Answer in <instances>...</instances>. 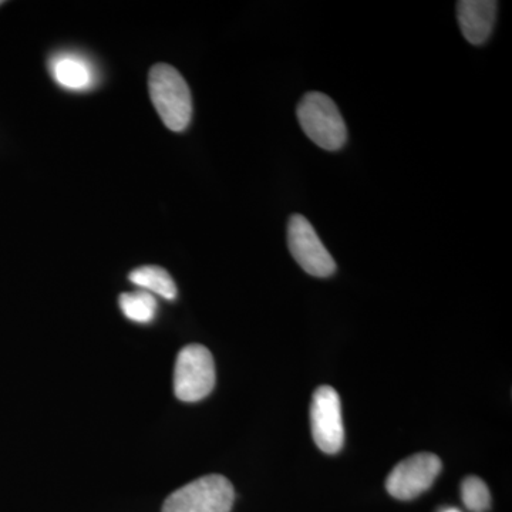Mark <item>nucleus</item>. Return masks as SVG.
<instances>
[{"instance_id": "nucleus-1", "label": "nucleus", "mask_w": 512, "mask_h": 512, "mask_svg": "<svg viewBox=\"0 0 512 512\" xmlns=\"http://www.w3.org/2000/svg\"><path fill=\"white\" fill-rule=\"evenodd\" d=\"M148 90L158 116L165 126L181 133L190 126L192 97L190 87L177 69L158 63L148 74Z\"/></svg>"}, {"instance_id": "nucleus-2", "label": "nucleus", "mask_w": 512, "mask_h": 512, "mask_svg": "<svg viewBox=\"0 0 512 512\" xmlns=\"http://www.w3.org/2000/svg\"><path fill=\"white\" fill-rule=\"evenodd\" d=\"M299 124L316 146L328 151H338L348 140V128L342 114L326 94H305L298 110Z\"/></svg>"}, {"instance_id": "nucleus-3", "label": "nucleus", "mask_w": 512, "mask_h": 512, "mask_svg": "<svg viewBox=\"0 0 512 512\" xmlns=\"http://www.w3.org/2000/svg\"><path fill=\"white\" fill-rule=\"evenodd\" d=\"M234 485L220 474H210L184 485L165 500L163 512H231Z\"/></svg>"}, {"instance_id": "nucleus-4", "label": "nucleus", "mask_w": 512, "mask_h": 512, "mask_svg": "<svg viewBox=\"0 0 512 512\" xmlns=\"http://www.w3.org/2000/svg\"><path fill=\"white\" fill-rule=\"evenodd\" d=\"M215 363L210 350L202 345L185 346L174 369L175 396L185 403L200 402L214 390Z\"/></svg>"}, {"instance_id": "nucleus-5", "label": "nucleus", "mask_w": 512, "mask_h": 512, "mask_svg": "<svg viewBox=\"0 0 512 512\" xmlns=\"http://www.w3.org/2000/svg\"><path fill=\"white\" fill-rule=\"evenodd\" d=\"M289 251L306 274L329 278L336 272V262L322 244L315 228L303 215H292L288 224Z\"/></svg>"}, {"instance_id": "nucleus-6", "label": "nucleus", "mask_w": 512, "mask_h": 512, "mask_svg": "<svg viewBox=\"0 0 512 512\" xmlns=\"http://www.w3.org/2000/svg\"><path fill=\"white\" fill-rule=\"evenodd\" d=\"M312 436L326 454H336L345 444L342 403L333 387L320 386L313 393L311 406Z\"/></svg>"}, {"instance_id": "nucleus-7", "label": "nucleus", "mask_w": 512, "mask_h": 512, "mask_svg": "<svg viewBox=\"0 0 512 512\" xmlns=\"http://www.w3.org/2000/svg\"><path fill=\"white\" fill-rule=\"evenodd\" d=\"M436 454L419 453L400 461L386 480L387 493L400 501H410L430 490L441 473Z\"/></svg>"}, {"instance_id": "nucleus-8", "label": "nucleus", "mask_w": 512, "mask_h": 512, "mask_svg": "<svg viewBox=\"0 0 512 512\" xmlns=\"http://www.w3.org/2000/svg\"><path fill=\"white\" fill-rule=\"evenodd\" d=\"M498 3L493 0H461L457 18L461 32L471 45H484L493 33Z\"/></svg>"}, {"instance_id": "nucleus-9", "label": "nucleus", "mask_w": 512, "mask_h": 512, "mask_svg": "<svg viewBox=\"0 0 512 512\" xmlns=\"http://www.w3.org/2000/svg\"><path fill=\"white\" fill-rule=\"evenodd\" d=\"M52 72L64 89L84 90L92 86L94 80L92 67L76 55L57 56L52 60Z\"/></svg>"}, {"instance_id": "nucleus-10", "label": "nucleus", "mask_w": 512, "mask_h": 512, "mask_svg": "<svg viewBox=\"0 0 512 512\" xmlns=\"http://www.w3.org/2000/svg\"><path fill=\"white\" fill-rule=\"evenodd\" d=\"M130 281L143 291L161 296L167 301L177 298V286L171 275L160 266H141L130 274Z\"/></svg>"}, {"instance_id": "nucleus-11", "label": "nucleus", "mask_w": 512, "mask_h": 512, "mask_svg": "<svg viewBox=\"0 0 512 512\" xmlns=\"http://www.w3.org/2000/svg\"><path fill=\"white\" fill-rule=\"evenodd\" d=\"M120 308L126 318L137 323H150L157 312V301L153 293L138 291L123 293L120 296Z\"/></svg>"}, {"instance_id": "nucleus-12", "label": "nucleus", "mask_w": 512, "mask_h": 512, "mask_svg": "<svg viewBox=\"0 0 512 512\" xmlns=\"http://www.w3.org/2000/svg\"><path fill=\"white\" fill-rule=\"evenodd\" d=\"M461 498H463V503L468 511L487 512L490 510V490L481 478L467 477L461 484Z\"/></svg>"}, {"instance_id": "nucleus-13", "label": "nucleus", "mask_w": 512, "mask_h": 512, "mask_svg": "<svg viewBox=\"0 0 512 512\" xmlns=\"http://www.w3.org/2000/svg\"><path fill=\"white\" fill-rule=\"evenodd\" d=\"M437 512H461V511L458 510V508H456V507H443V508H440V510Z\"/></svg>"}, {"instance_id": "nucleus-14", "label": "nucleus", "mask_w": 512, "mask_h": 512, "mask_svg": "<svg viewBox=\"0 0 512 512\" xmlns=\"http://www.w3.org/2000/svg\"><path fill=\"white\" fill-rule=\"evenodd\" d=\"M2 3H3L2 0H0V5H2Z\"/></svg>"}]
</instances>
